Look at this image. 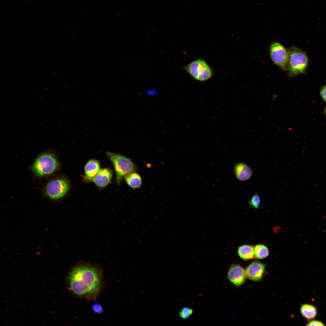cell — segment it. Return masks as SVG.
<instances>
[{"mask_svg": "<svg viewBox=\"0 0 326 326\" xmlns=\"http://www.w3.org/2000/svg\"><path fill=\"white\" fill-rule=\"evenodd\" d=\"M69 280L71 289L79 296L95 295L100 289V276L97 269L92 266H76L71 272Z\"/></svg>", "mask_w": 326, "mask_h": 326, "instance_id": "6da1fadb", "label": "cell"}, {"mask_svg": "<svg viewBox=\"0 0 326 326\" xmlns=\"http://www.w3.org/2000/svg\"><path fill=\"white\" fill-rule=\"evenodd\" d=\"M288 60L287 71L289 77L304 73L308 63V59L303 51L294 46L288 50Z\"/></svg>", "mask_w": 326, "mask_h": 326, "instance_id": "7a4b0ae2", "label": "cell"}, {"mask_svg": "<svg viewBox=\"0 0 326 326\" xmlns=\"http://www.w3.org/2000/svg\"><path fill=\"white\" fill-rule=\"evenodd\" d=\"M59 167V162L55 155L51 152H46L37 158L32 169L37 175L41 177L53 173Z\"/></svg>", "mask_w": 326, "mask_h": 326, "instance_id": "3957f363", "label": "cell"}, {"mask_svg": "<svg viewBox=\"0 0 326 326\" xmlns=\"http://www.w3.org/2000/svg\"><path fill=\"white\" fill-rule=\"evenodd\" d=\"M107 157L113 164L116 173V181L120 184L123 176L135 171L136 167L133 162L127 157L118 154L106 152Z\"/></svg>", "mask_w": 326, "mask_h": 326, "instance_id": "277c9868", "label": "cell"}, {"mask_svg": "<svg viewBox=\"0 0 326 326\" xmlns=\"http://www.w3.org/2000/svg\"><path fill=\"white\" fill-rule=\"evenodd\" d=\"M184 69L195 79L204 81L209 79L212 75V70L203 60H195L184 67Z\"/></svg>", "mask_w": 326, "mask_h": 326, "instance_id": "5b68a950", "label": "cell"}, {"mask_svg": "<svg viewBox=\"0 0 326 326\" xmlns=\"http://www.w3.org/2000/svg\"><path fill=\"white\" fill-rule=\"evenodd\" d=\"M69 184L63 178L55 179L49 181L45 189L46 195L51 199L57 200L64 197L68 192Z\"/></svg>", "mask_w": 326, "mask_h": 326, "instance_id": "8992f818", "label": "cell"}, {"mask_svg": "<svg viewBox=\"0 0 326 326\" xmlns=\"http://www.w3.org/2000/svg\"><path fill=\"white\" fill-rule=\"evenodd\" d=\"M270 53L273 62L283 71H287L288 60V50L280 43L274 42L271 44Z\"/></svg>", "mask_w": 326, "mask_h": 326, "instance_id": "52a82bcc", "label": "cell"}, {"mask_svg": "<svg viewBox=\"0 0 326 326\" xmlns=\"http://www.w3.org/2000/svg\"><path fill=\"white\" fill-rule=\"evenodd\" d=\"M245 271L240 265L232 264L230 267L227 272V277L229 280L236 286L243 284L246 278Z\"/></svg>", "mask_w": 326, "mask_h": 326, "instance_id": "ba28073f", "label": "cell"}, {"mask_svg": "<svg viewBox=\"0 0 326 326\" xmlns=\"http://www.w3.org/2000/svg\"><path fill=\"white\" fill-rule=\"evenodd\" d=\"M265 267L261 262L255 261L252 262L247 267L245 270L247 277L249 279L254 281L260 280L263 275Z\"/></svg>", "mask_w": 326, "mask_h": 326, "instance_id": "9c48e42d", "label": "cell"}, {"mask_svg": "<svg viewBox=\"0 0 326 326\" xmlns=\"http://www.w3.org/2000/svg\"><path fill=\"white\" fill-rule=\"evenodd\" d=\"M112 177V174L110 170L103 168L100 170L91 180L97 186L102 187L109 183Z\"/></svg>", "mask_w": 326, "mask_h": 326, "instance_id": "30bf717a", "label": "cell"}, {"mask_svg": "<svg viewBox=\"0 0 326 326\" xmlns=\"http://www.w3.org/2000/svg\"><path fill=\"white\" fill-rule=\"evenodd\" d=\"M234 172L237 178L241 181L248 180L252 174L250 168L247 165L243 163H238L235 165Z\"/></svg>", "mask_w": 326, "mask_h": 326, "instance_id": "8fae6325", "label": "cell"}, {"mask_svg": "<svg viewBox=\"0 0 326 326\" xmlns=\"http://www.w3.org/2000/svg\"><path fill=\"white\" fill-rule=\"evenodd\" d=\"M100 165L97 160L92 159L88 161L85 167V174L87 179H92L98 173Z\"/></svg>", "mask_w": 326, "mask_h": 326, "instance_id": "7c38bea8", "label": "cell"}, {"mask_svg": "<svg viewBox=\"0 0 326 326\" xmlns=\"http://www.w3.org/2000/svg\"><path fill=\"white\" fill-rule=\"evenodd\" d=\"M238 253L239 257L244 260H248L255 257L254 246L244 245L239 247Z\"/></svg>", "mask_w": 326, "mask_h": 326, "instance_id": "4fadbf2b", "label": "cell"}, {"mask_svg": "<svg viewBox=\"0 0 326 326\" xmlns=\"http://www.w3.org/2000/svg\"><path fill=\"white\" fill-rule=\"evenodd\" d=\"M127 184L133 189L139 188L142 184V180L140 176L135 171L132 172L124 177Z\"/></svg>", "mask_w": 326, "mask_h": 326, "instance_id": "5bb4252c", "label": "cell"}, {"mask_svg": "<svg viewBox=\"0 0 326 326\" xmlns=\"http://www.w3.org/2000/svg\"><path fill=\"white\" fill-rule=\"evenodd\" d=\"M300 310L302 316L309 320L314 318L317 314L316 308L314 305L309 304L302 305Z\"/></svg>", "mask_w": 326, "mask_h": 326, "instance_id": "9a60e30c", "label": "cell"}, {"mask_svg": "<svg viewBox=\"0 0 326 326\" xmlns=\"http://www.w3.org/2000/svg\"><path fill=\"white\" fill-rule=\"evenodd\" d=\"M255 257L263 259L267 257L269 254L268 248L263 244H258L254 247Z\"/></svg>", "mask_w": 326, "mask_h": 326, "instance_id": "2e32d148", "label": "cell"}, {"mask_svg": "<svg viewBox=\"0 0 326 326\" xmlns=\"http://www.w3.org/2000/svg\"><path fill=\"white\" fill-rule=\"evenodd\" d=\"M260 204V198L257 193L254 195L249 201V204L256 209L258 208Z\"/></svg>", "mask_w": 326, "mask_h": 326, "instance_id": "e0dca14e", "label": "cell"}, {"mask_svg": "<svg viewBox=\"0 0 326 326\" xmlns=\"http://www.w3.org/2000/svg\"><path fill=\"white\" fill-rule=\"evenodd\" d=\"M193 310L187 307L183 308L179 312V315L182 318L187 319L192 314Z\"/></svg>", "mask_w": 326, "mask_h": 326, "instance_id": "ac0fdd59", "label": "cell"}, {"mask_svg": "<svg viewBox=\"0 0 326 326\" xmlns=\"http://www.w3.org/2000/svg\"><path fill=\"white\" fill-rule=\"evenodd\" d=\"M92 308L93 311L97 314H102L103 312L102 307L101 304L98 303H95L93 304L92 306Z\"/></svg>", "mask_w": 326, "mask_h": 326, "instance_id": "d6986e66", "label": "cell"}, {"mask_svg": "<svg viewBox=\"0 0 326 326\" xmlns=\"http://www.w3.org/2000/svg\"><path fill=\"white\" fill-rule=\"evenodd\" d=\"M307 326H324L323 323L319 321L313 320L309 322L306 325Z\"/></svg>", "mask_w": 326, "mask_h": 326, "instance_id": "ffe728a7", "label": "cell"}, {"mask_svg": "<svg viewBox=\"0 0 326 326\" xmlns=\"http://www.w3.org/2000/svg\"><path fill=\"white\" fill-rule=\"evenodd\" d=\"M320 94L324 100L326 102V85L322 87L320 90Z\"/></svg>", "mask_w": 326, "mask_h": 326, "instance_id": "44dd1931", "label": "cell"}, {"mask_svg": "<svg viewBox=\"0 0 326 326\" xmlns=\"http://www.w3.org/2000/svg\"><path fill=\"white\" fill-rule=\"evenodd\" d=\"M147 95L151 96H154L157 94L156 91L154 89H150L148 90L147 92Z\"/></svg>", "mask_w": 326, "mask_h": 326, "instance_id": "7402d4cb", "label": "cell"}, {"mask_svg": "<svg viewBox=\"0 0 326 326\" xmlns=\"http://www.w3.org/2000/svg\"><path fill=\"white\" fill-rule=\"evenodd\" d=\"M324 113H325V115H326V107H325V109L324 110Z\"/></svg>", "mask_w": 326, "mask_h": 326, "instance_id": "603a6c76", "label": "cell"}]
</instances>
